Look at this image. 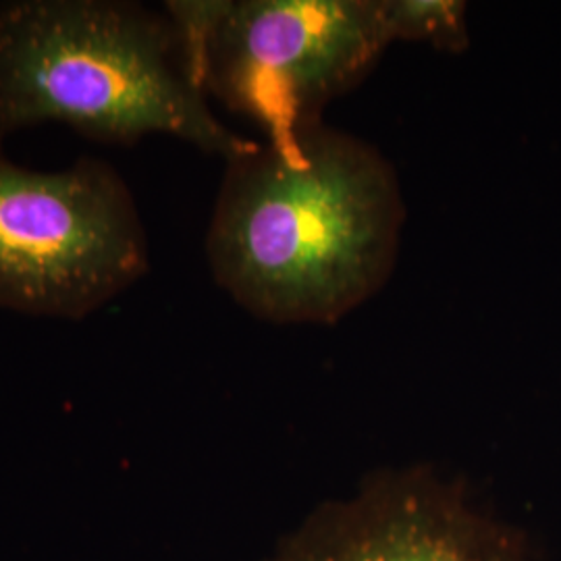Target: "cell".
<instances>
[{
    "label": "cell",
    "mask_w": 561,
    "mask_h": 561,
    "mask_svg": "<svg viewBox=\"0 0 561 561\" xmlns=\"http://www.w3.org/2000/svg\"><path fill=\"white\" fill-rule=\"evenodd\" d=\"M403 221L393 164L322 121L227 162L206 256L252 317L335 324L391 277Z\"/></svg>",
    "instance_id": "cell-1"
},
{
    "label": "cell",
    "mask_w": 561,
    "mask_h": 561,
    "mask_svg": "<svg viewBox=\"0 0 561 561\" xmlns=\"http://www.w3.org/2000/svg\"><path fill=\"white\" fill-rule=\"evenodd\" d=\"M50 121L108 144L164 134L227 162L259 146L213 115L169 15L131 2L0 4V131Z\"/></svg>",
    "instance_id": "cell-2"
},
{
    "label": "cell",
    "mask_w": 561,
    "mask_h": 561,
    "mask_svg": "<svg viewBox=\"0 0 561 561\" xmlns=\"http://www.w3.org/2000/svg\"><path fill=\"white\" fill-rule=\"evenodd\" d=\"M391 44L381 0H217L190 76L283 140L322 123Z\"/></svg>",
    "instance_id": "cell-3"
},
{
    "label": "cell",
    "mask_w": 561,
    "mask_h": 561,
    "mask_svg": "<svg viewBox=\"0 0 561 561\" xmlns=\"http://www.w3.org/2000/svg\"><path fill=\"white\" fill-rule=\"evenodd\" d=\"M148 262L140 213L111 164L32 171L0 152V308L80 321Z\"/></svg>",
    "instance_id": "cell-4"
},
{
    "label": "cell",
    "mask_w": 561,
    "mask_h": 561,
    "mask_svg": "<svg viewBox=\"0 0 561 561\" xmlns=\"http://www.w3.org/2000/svg\"><path fill=\"white\" fill-rule=\"evenodd\" d=\"M518 526L433 466L382 468L322 503L264 561H530Z\"/></svg>",
    "instance_id": "cell-5"
},
{
    "label": "cell",
    "mask_w": 561,
    "mask_h": 561,
    "mask_svg": "<svg viewBox=\"0 0 561 561\" xmlns=\"http://www.w3.org/2000/svg\"><path fill=\"white\" fill-rule=\"evenodd\" d=\"M391 42L428 44L443 53L470 46L468 4L461 0H381Z\"/></svg>",
    "instance_id": "cell-6"
}]
</instances>
